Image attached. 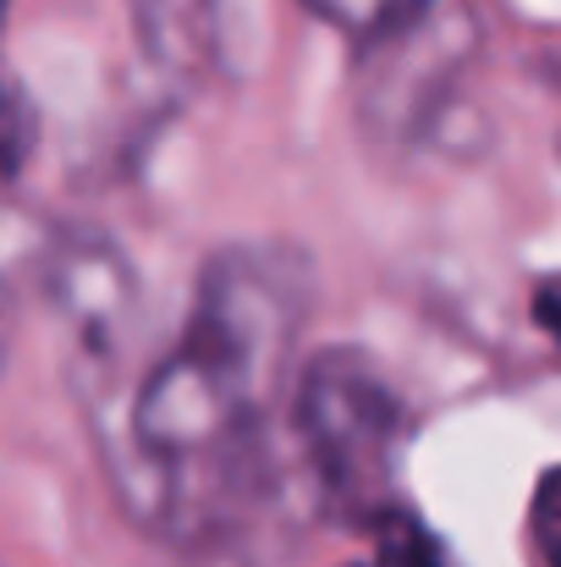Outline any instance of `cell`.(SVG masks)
<instances>
[{"instance_id":"1","label":"cell","mask_w":561,"mask_h":567,"mask_svg":"<svg viewBox=\"0 0 561 567\" xmlns=\"http://www.w3.org/2000/svg\"><path fill=\"white\" fill-rule=\"evenodd\" d=\"M309 270L292 248L237 243L204 259L183 331L122 402L94 408L116 502L160 540H215L259 463L264 419L292 391Z\"/></svg>"},{"instance_id":"2","label":"cell","mask_w":561,"mask_h":567,"mask_svg":"<svg viewBox=\"0 0 561 567\" xmlns=\"http://www.w3.org/2000/svg\"><path fill=\"white\" fill-rule=\"evenodd\" d=\"M292 430L320 491L336 507H359L380 502L396 468L407 408L364 348H320L292 375Z\"/></svg>"},{"instance_id":"3","label":"cell","mask_w":561,"mask_h":567,"mask_svg":"<svg viewBox=\"0 0 561 567\" xmlns=\"http://www.w3.org/2000/svg\"><path fill=\"white\" fill-rule=\"evenodd\" d=\"M237 0H127L138 50L166 78H215L231 55Z\"/></svg>"},{"instance_id":"4","label":"cell","mask_w":561,"mask_h":567,"mask_svg":"<svg viewBox=\"0 0 561 567\" xmlns=\"http://www.w3.org/2000/svg\"><path fill=\"white\" fill-rule=\"evenodd\" d=\"M309 17H320L336 33H353L364 44H380L413 22H424L429 11H440L446 0H298Z\"/></svg>"},{"instance_id":"5","label":"cell","mask_w":561,"mask_h":567,"mask_svg":"<svg viewBox=\"0 0 561 567\" xmlns=\"http://www.w3.org/2000/svg\"><path fill=\"white\" fill-rule=\"evenodd\" d=\"M374 567H446V551L413 513H374Z\"/></svg>"},{"instance_id":"6","label":"cell","mask_w":561,"mask_h":567,"mask_svg":"<svg viewBox=\"0 0 561 567\" xmlns=\"http://www.w3.org/2000/svg\"><path fill=\"white\" fill-rule=\"evenodd\" d=\"M33 144H39L33 105H28V94H22V89H17V83L0 72V188L22 177V166H28Z\"/></svg>"},{"instance_id":"7","label":"cell","mask_w":561,"mask_h":567,"mask_svg":"<svg viewBox=\"0 0 561 567\" xmlns=\"http://www.w3.org/2000/svg\"><path fill=\"white\" fill-rule=\"evenodd\" d=\"M529 535H534V557H540V567H561V463L546 468L540 485H534Z\"/></svg>"},{"instance_id":"8","label":"cell","mask_w":561,"mask_h":567,"mask_svg":"<svg viewBox=\"0 0 561 567\" xmlns=\"http://www.w3.org/2000/svg\"><path fill=\"white\" fill-rule=\"evenodd\" d=\"M534 326L557 342V353H561V276H546L540 287H534Z\"/></svg>"},{"instance_id":"9","label":"cell","mask_w":561,"mask_h":567,"mask_svg":"<svg viewBox=\"0 0 561 567\" xmlns=\"http://www.w3.org/2000/svg\"><path fill=\"white\" fill-rule=\"evenodd\" d=\"M11 342H17V303H11V287L0 281V370L11 359Z\"/></svg>"},{"instance_id":"10","label":"cell","mask_w":561,"mask_h":567,"mask_svg":"<svg viewBox=\"0 0 561 567\" xmlns=\"http://www.w3.org/2000/svg\"><path fill=\"white\" fill-rule=\"evenodd\" d=\"M6 6H11V0H0V28H6Z\"/></svg>"},{"instance_id":"11","label":"cell","mask_w":561,"mask_h":567,"mask_svg":"<svg viewBox=\"0 0 561 567\" xmlns=\"http://www.w3.org/2000/svg\"><path fill=\"white\" fill-rule=\"evenodd\" d=\"M359 567H374V563H359Z\"/></svg>"}]
</instances>
